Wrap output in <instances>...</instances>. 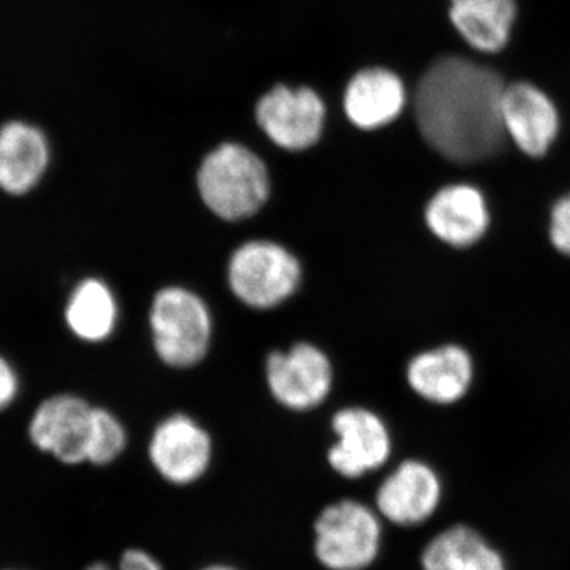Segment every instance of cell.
<instances>
[{"label":"cell","instance_id":"cell-1","mask_svg":"<svg viewBox=\"0 0 570 570\" xmlns=\"http://www.w3.org/2000/svg\"><path fill=\"white\" fill-rule=\"evenodd\" d=\"M504 89L497 71L456 56L438 59L415 94L420 134L450 163L490 159L504 145Z\"/></svg>","mask_w":570,"mask_h":570},{"label":"cell","instance_id":"cell-2","mask_svg":"<svg viewBox=\"0 0 570 570\" xmlns=\"http://www.w3.org/2000/svg\"><path fill=\"white\" fill-rule=\"evenodd\" d=\"M96 400L80 390L61 389L33 401L24 417L29 448L62 468L88 464Z\"/></svg>","mask_w":570,"mask_h":570},{"label":"cell","instance_id":"cell-3","mask_svg":"<svg viewBox=\"0 0 570 570\" xmlns=\"http://www.w3.org/2000/svg\"><path fill=\"white\" fill-rule=\"evenodd\" d=\"M197 186L204 204L228 223L261 212L272 189L264 160L236 142H224L205 157Z\"/></svg>","mask_w":570,"mask_h":570},{"label":"cell","instance_id":"cell-4","mask_svg":"<svg viewBox=\"0 0 570 570\" xmlns=\"http://www.w3.org/2000/svg\"><path fill=\"white\" fill-rule=\"evenodd\" d=\"M154 351L165 365H198L212 344V313L193 291L171 285L154 295L149 307Z\"/></svg>","mask_w":570,"mask_h":570},{"label":"cell","instance_id":"cell-5","mask_svg":"<svg viewBox=\"0 0 570 570\" xmlns=\"http://www.w3.org/2000/svg\"><path fill=\"white\" fill-rule=\"evenodd\" d=\"M302 265L291 250L268 239L238 247L228 262V284L239 302L254 309H272L295 294Z\"/></svg>","mask_w":570,"mask_h":570},{"label":"cell","instance_id":"cell-6","mask_svg":"<svg viewBox=\"0 0 570 570\" xmlns=\"http://www.w3.org/2000/svg\"><path fill=\"white\" fill-rule=\"evenodd\" d=\"M55 168V148L41 127L22 119L0 124V198L24 202L36 197Z\"/></svg>","mask_w":570,"mask_h":570},{"label":"cell","instance_id":"cell-7","mask_svg":"<svg viewBox=\"0 0 570 570\" xmlns=\"http://www.w3.org/2000/svg\"><path fill=\"white\" fill-rule=\"evenodd\" d=\"M381 523L356 501L330 505L316 521V554L330 570H363L377 558Z\"/></svg>","mask_w":570,"mask_h":570},{"label":"cell","instance_id":"cell-8","mask_svg":"<svg viewBox=\"0 0 570 570\" xmlns=\"http://www.w3.org/2000/svg\"><path fill=\"white\" fill-rule=\"evenodd\" d=\"M266 379L277 403L305 412L321 406L332 392L333 367L321 348L299 343L288 351L269 354Z\"/></svg>","mask_w":570,"mask_h":570},{"label":"cell","instance_id":"cell-9","mask_svg":"<svg viewBox=\"0 0 570 570\" xmlns=\"http://www.w3.org/2000/svg\"><path fill=\"white\" fill-rule=\"evenodd\" d=\"M121 322V302L110 281L85 273L71 283L61 306V325L78 346L96 348L110 343Z\"/></svg>","mask_w":570,"mask_h":570},{"label":"cell","instance_id":"cell-10","mask_svg":"<svg viewBox=\"0 0 570 570\" xmlns=\"http://www.w3.org/2000/svg\"><path fill=\"white\" fill-rule=\"evenodd\" d=\"M325 121V105L309 88L276 86L257 105V122L287 151H303L316 145Z\"/></svg>","mask_w":570,"mask_h":570},{"label":"cell","instance_id":"cell-11","mask_svg":"<svg viewBox=\"0 0 570 570\" xmlns=\"http://www.w3.org/2000/svg\"><path fill=\"white\" fill-rule=\"evenodd\" d=\"M337 442L328 452V461L337 474L362 478L384 466L392 453V439L384 420L365 407H346L332 422Z\"/></svg>","mask_w":570,"mask_h":570},{"label":"cell","instance_id":"cell-12","mask_svg":"<svg viewBox=\"0 0 570 570\" xmlns=\"http://www.w3.org/2000/svg\"><path fill=\"white\" fill-rule=\"evenodd\" d=\"M149 460L156 471L176 485H187L205 474L212 461V438L187 415H171L154 430Z\"/></svg>","mask_w":570,"mask_h":570},{"label":"cell","instance_id":"cell-13","mask_svg":"<svg viewBox=\"0 0 570 570\" xmlns=\"http://www.w3.org/2000/svg\"><path fill=\"white\" fill-rule=\"evenodd\" d=\"M442 499V485L433 468L422 461L401 463L377 491V509L400 527L430 520Z\"/></svg>","mask_w":570,"mask_h":570},{"label":"cell","instance_id":"cell-14","mask_svg":"<svg viewBox=\"0 0 570 570\" xmlns=\"http://www.w3.org/2000/svg\"><path fill=\"white\" fill-rule=\"evenodd\" d=\"M502 122L505 134L521 151L531 157H542L560 130V119L554 105L546 94L528 82L505 86L502 94Z\"/></svg>","mask_w":570,"mask_h":570},{"label":"cell","instance_id":"cell-15","mask_svg":"<svg viewBox=\"0 0 570 570\" xmlns=\"http://www.w3.org/2000/svg\"><path fill=\"white\" fill-rule=\"evenodd\" d=\"M428 228L450 246L478 243L490 224L485 198L475 187L453 184L439 190L426 206Z\"/></svg>","mask_w":570,"mask_h":570},{"label":"cell","instance_id":"cell-16","mask_svg":"<svg viewBox=\"0 0 570 570\" xmlns=\"http://www.w3.org/2000/svg\"><path fill=\"white\" fill-rule=\"evenodd\" d=\"M407 381L417 395L431 403H456L471 385V356L459 346L423 352L409 363Z\"/></svg>","mask_w":570,"mask_h":570},{"label":"cell","instance_id":"cell-17","mask_svg":"<svg viewBox=\"0 0 570 570\" xmlns=\"http://www.w3.org/2000/svg\"><path fill=\"white\" fill-rule=\"evenodd\" d=\"M406 102L403 82L392 71L370 69L348 82L344 107L360 129L373 130L395 121Z\"/></svg>","mask_w":570,"mask_h":570},{"label":"cell","instance_id":"cell-18","mask_svg":"<svg viewBox=\"0 0 570 570\" xmlns=\"http://www.w3.org/2000/svg\"><path fill=\"white\" fill-rule=\"evenodd\" d=\"M515 17V0H452L450 9L453 26L483 52L504 50Z\"/></svg>","mask_w":570,"mask_h":570},{"label":"cell","instance_id":"cell-19","mask_svg":"<svg viewBox=\"0 0 570 570\" xmlns=\"http://www.w3.org/2000/svg\"><path fill=\"white\" fill-rule=\"evenodd\" d=\"M423 570H508L504 558L480 532L459 524L442 531L422 554Z\"/></svg>","mask_w":570,"mask_h":570},{"label":"cell","instance_id":"cell-20","mask_svg":"<svg viewBox=\"0 0 570 570\" xmlns=\"http://www.w3.org/2000/svg\"><path fill=\"white\" fill-rule=\"evenodd\" d=\"M127 445H129V433L121 417L111 407L96 401L91 445H89V466H110L116 460L121 459Z\"/></svg>","mask_w":570,"mask_h":570},{"label":"cell","instance_id":"cell-21","mask_svg":"<svg viewBox=\"0 0 570 570\" xmlns=\"http://www.w3.org/2000/svg\"><path fill=\"white\" fill-rule=\"evenodd\" d=\"M24 397V373L13 356L0 348V417L20 407Z\"/></svg>","mask_w":570,"mask_h":570},{"label":"cell","instance_id":"cell-22","mask_svg":"<svg viewBox=\"0 0 570 570\" xmlns=\"http://www.w3.org/2000/svg\"><path fill=\"white\" fill-rule=\"evenodd\" d=\"M550 238L560 253L570 257V194L551 212Z\"/></svg>","mask_w":570,"mask_h":570},{"label":"cell","instance_id":"cell-23","mask_svg":"<svg viewBox=\"0 0 570 570\" xmlns=\"http://www.w3.org/2000/svg\"><path fill=\"white\" fill-rule=\"evenodd\" d=\"M85 570H112L105 562H96ZM119 570H163L151 554L142 550H127L119 561Z\"/></svg>","mask_w":570,"mask_h":570},{"label":"cell","instance_id":"cell-24","mask_svg":"<svg viewBox=\"0 0 570 570\" xmlns=\"http://www.w3.org/2000/svg\"><path fill=\"white\" fill-rule=\"evenodd\" d=\"M204 570H236V569L228 568V566H212V568H206Z\"/></svg>","mask_w":570,"mask_h":570}]
</instances>
